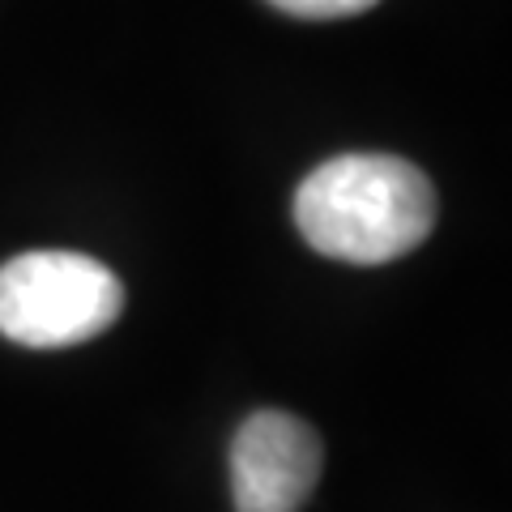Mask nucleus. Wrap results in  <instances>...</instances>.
I'll return each mask as SVG.
<instances>
[{"label":"nucleus","mask_w":512,"mask_h":512,"mask_svg":"<svg viewBox=\"0 0 512 512\" xmlns=\"http://www.w3.org/2000/svg\"><path fill=\"white\" fill-rule=\"evenodd\" d=\"M295 227L333 261L389 265L436 227V188L406 158L342 154L299 184Z\"/></svg>","instance_id":"f257e3e1"},{"label":"nucleus","mask_w":512,"mask_h":512,"mask_svg":"<svg viewBox=\"0 0 512 512\" xmlns=\"http://www.w3.org/2000/svg\"><path fill=\"white\" fill-rule=\"evenodd\" d=\"M124 312V286L82 252H22L0 265V333L30 350L99 338Z\"/></svg>","instance_id":"f03ea898"},{"label":"nucleus","mask_w":512,"mask_h":512,"mask_svg":"<svg viewBox=\"0 0 512 512\" xmlns=\"http://www.w3.org/2000/svg\"><path fill=\"white\" fill-rule=\"evenodd\" d=\"M325 448L316 431L286 410H256L231 440L235 512H299L316 491Z\"/></svg>","instance_id":"7ed1b4c3"},{"label":"nucleus","mask_w":512,"mask_h":512,"mask_svg":"<svg viewBox=\"0 0 512 512\" xmlns=\"http://www.w3.org/2000/svg\"><path fill=\"white\" fill-rule=\"evenodd\" d=\"M269 5L291 13V18L325 22V18H355V13H367L376 0H269Z\"/></svg>","instance_id":"20e7f679"}]
</instances>
